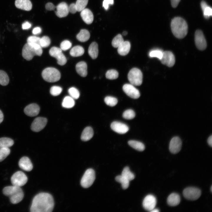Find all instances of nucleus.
<instances>
[{
	"label": "nucleus",
	"instance_id": "obj_1",
	"mask_svg": "<svg viewBox=\"0 0 212 212\" xmlns=\"http://www.w3.org/2000/svg\"><path fill=\"white\" fill-rule=\"evenodd\" d=\"M54 202L52 196L46 193L38 194L34 198L31 206V212H51L54 208Z\"/></svg>",
	"mask_w": 212,
	"mask_h": 212
},
{
	"label": "nucleus",
	"instance_id": "obj_2",
	"mask_svg": "<svg viewBox=\"0 0 212 212\" xmlns=\"http://www.w3.org/2000/svg\"><path fill=\"white\" fill-rule=\"evenodd\" d=\"M172 32L176 38L182 39L184 37L188 32V25L186 21L180 17L173 18L171 22Z\"/></svg>",
	"mask_w": 212,
	"mask_h": 212
},
{
	"label": "nucleus",
	"instance_id": "obj_3",
	"mask_svg": "<svg viewBox=\"0 0 212 212\" xmlns=\"http://www.w3.org/2000/svg\"><path fill=\"white\" fill-rule=\"evenodd\" d=\"M4 194L8 196L11 202L13 204H17L23 199L24 194L20 187L14 186H8L3 190Z\"/></svg>",
	"mask_w": 212,
	"mask_h": 212
},
{
	"label": "nucleus",
	"instance_id": "obj_4",
	"mask_svg": "<svg viewBox=\"0 0 212 212\" xmlns=\"http://www.w3.org/2000/svg\"><path fill=\"white\" fill-rule=\"evenodd\" d=\"M42 53V47L38 44L27 43L22 50V56L27 60H30L34 56H41Z\"/></svg>",
	"mask_w": 212,
	"mask_h": 212
},
{
	"label": "nucleus",
	"instance_id": "obj_5",
	"mask_svg": "<svg viewBox=\"0 0 212 212\" xmlns=\"http://www.w3.org/2000/svg\"><path fill=\"white\" fill-rule=\"evenodd\" d=\"M42 76L45 81L53 82L57 81L60 80L61 74L57 69L49 67L45 68L43 71Z\"/></svg>",
	"mask_w": 212,
	"mask_h": 212
},
{
	"label": "nucleus",
	"instance_id": "obj_6",
	"mask_svg": "<svg viewBox=\"0 0 212 212\" xmlns=\"http://www.w3.org/2000/svg\"><path fill=\"white\" fill-rule=\"evenodd\" d=\"M128 80L130 84L133 85L139 86L143 81V74L140 69L134 68L129 72L128 75Z\"/></svg>",
	"mask_w": 212,
	"mask_h": 212
},
{
	"label": "nucleus",
	"instance_id": "obj_7",
	"mask_svg": "<svg viewBox=\"0 0 212 212\" xmlns=\"http://www.w3.org/2000/svg\"><path fill=\"white\" fill-rule=\"evenodd\" d=\"M95 178L94 170L92 168L88 169L86 171L81 179V185L84 188H88L92 184Z\"/></svg>",
	"mask_w": 212,
	"mask_h": 212
},
{
	"label": "nucleus",
	"instance_id": "obj_8",
	"mask_svg": "<svg viewBox=\"0 0 212 212\" xmlns=\"http://www.w3.org/2000/svg\"><path fill=\"white\" fill-rule=\"evenodd\" d=\"M28 178L22 172L18 171L15 173L11 178V181L13 186L21 187L27 183Z\"/></svg>",
	"mask_w": 212,
	"mask_h": 212
},
{
	"label": "nucleus",
	"instance_id": "obj_9",
	"mask_svg": "<svg viewBox=\"0 0 212 212\" xmlns=\"http://www.w3.org/2000/svg\"><path fill=\"white\" fill-rule=\"evenodd\" d=\"M201 191L199 188L189 187L185 189L183 191V195L187 199L194 201L198 199L201 196Z\"/></svg>",
	"mask_w": 212,
	"mask_h": 212
},
{
	"label": "nucleus",
	"instance_id": "obj_10",
	"mask_svg": "<svg viewBox=\"0 0 212 212\" xmlns=\"http://www.w3.org/2000/svg\"><path fill=\"white\" fill-rule=\"evenodd\" d=\"M49 53L51 56L56 59L57 63L59 64L63 65L66 63L67 59L62 53V50L60 48L53 47L49 50Z\"/></svg>",
	"mask_w": 212,
	"mask_h": 212
},
{
	"label": "nucleus",
	"instance_id": "obj_11",
	"mask_svg": "<svg viewBox=\"0 0 212 212\" xmlns=\"http://www.w3.org/2000/svg\"><path fill=\"white\" fill-rule=\"evenodd\" d=\"M195 42L196 47L199 50H203L206 48V41L203 32L201 30H197L196 31Z\"/></svg>",
	"mask_w": 212,
	"mask_h": 212
},
{
	"label": "nucleus",
	"instance_id": "obj_12",
	"mask_svg": "<svg viewBox=\"0 0 212 212\" xmlns=\"http://www.w3.org/2000/svg\"><path fill=\"white\" fill-rule=\"evenodd\" d=\"M47 122V120L45 118L42 117H37L32 124L31 130L35 132L40 131L45 127Z\"/></svg>",
	"mask_w": 212,
	"mask_h": 212
},
{
	"label": "nucleus",
	"instance_id": "obj_13",
	"mask_svg": "<svg viewBox=\"0 0 212 212\" xmlns=\"http://www.w3.org/2000/svg\"><path fill=\"white\" fill-rule=\"evenodd\" d=\"M163 64L171 67L175 64V58L172 52L170 51L163 52L162 57L160 60Z\"/></svg>",
	"mask_w": 212,
	"mask_h": 212
},
{
	"label": "nucleus",
	"instance_id": "obj_14",
	"mask_svg": "<svg viewBox=\"0 0 212 212\" xmlns=\"http://www.w3.org/2000/svg\"><path fill=\"white\" fill-rule=\"evenodd\" d=\"M156 202L155 197L152 195L150 194L144 198L143 205L145 210L150 211L155 208Z\"/></svg>",
	"mask_w": 212,
	"mask_h": 212
},
{
	"label": "nucleus",
	"instance_id": "obj_15",
	"mask_svg": "<svg viewBox=\"0 0 212 212\" xmlns=\"http://www.w3.org/2000/svg\"><path fill=\"white\" fill-rule=\"evenodd\" d=\"M122 89L124 92L132 98L137 99L140 97L139 91L131 84H125L123 86Z\"/></svg>",
	"mask_w": 212,
	"mask_h": 212
},
{
	"label": "nucleus",
	"instance_id": "obj_16",
	"mask_svg": "<svg viewBox=\"0 0 212 212\" xmlns=\"http://www.w3.org/2000/svg\"><path fill=\"white\" fill-rule=\"evenodd\" d=\"M181 146L182 141L178 137H174L171 139L170 142L169 150L172 153H177L181 150Z\"/></svg>",
	"mask_w": 212,
	"mask_h": 212
},
{
	"label": "nucleus",
	"instance_id": "obj_17",
	"mask_svg": "<svg viewBox=\"0 0 212 212\" xmlns=\"http://www.w3.org/2000/svg\"><path fill=\"white\" fill-rule=\"evenodd\" d=\"M110 127L114 131L121 134L126 133L129 130L128 127L126 124L118 121L112 122Z\"/></svg>",
	"mask_w": 212,
	"mask_h": 212
},
{
	"label": "nucleus",
	"instance_id": "obj_18",
	"mask_svg": "<svg viewBox=\"0 0 212 212\" xmlns=\"http://www.w3.org/2000/svg\"><path fill=\"white\" fill-rule=\"evenodd\" d=\"M56 11L55 13L56 15L59 18L67 16L69 12L68 6L65 2H62L58 4L56 7Z\"/></svg>",
	"mask_w": 212,
	"mask_h": 212
},
{
	"label": "nucleus",
	"instance_id": "obj_19",
	"mask_svg": "<svg viewBox=\"0 0 212 212\" xmlns=\"http://www.w3.org/2000/svg\"><path fill=\"white\" fill-rule=\"evenodd\" d=\"M24 111L26 115L30 117H34L39 113L40 107L37 104L32 103L27 106L24 108Z\"/></svg>",
	"mask_w": 212,
	"mask_h": 212
},
{
	"label": "nucleus",
	"instance_id": "obj_20",
	"mask_svg": "<svg viewBox=\"0 0 212 212\" xmlns=\"http://www.w3.org/2000/svg\"><path fill=\"white\" fill-rule=\"evenodd\" d=\"M19 165L21 169L27 171H31L33 168L30 160L29 158L26 156L23 157L20 159Z\"/></svg>",
	"mask_w": 212,
	"mask_h": 212
},
{
	"label": "nucleus",
	"instance_id": "obj_21",
	"mask_svg": "<svg viewBox=\"0 0 212 212\" xmlns=\"http://www.w3.org/2000/svg\"><path fill=\"white\" fill-rule=\"evenodd\" d=\"M15 4L17 8L26 11H30L32 8L30 0H16Z\"/></svg>",
	"mask_w": 212,
	"mask_h": 212
},
{
	"label": "nucleus",
	"instance_id": "obj_22",
	"mask_svg": "<svg viewBox=\"0 0 212 212\" xmlns=\"http://www.w3.org/2000/svg\"><path fill=\"white\" fill-rule=\"evenodd\" d=\"M81 12L80 15L83 21L87 24H91L93 20L94 16L91 10L85 8Z\"/></svg>",
	"mask_w": 212,
	"mask_h": 212
},
{
	"label": "nucleus",
	"instance_id": "obj_23",
	"mask_svg": "<svg viewBox=\"0 0 212 212\" xmlns=\"http://www.w3.org/2000/svg\"><path fill=\"white\" fill-rule=\"evenodd\" d=\"M76 69L77 73L82 77H85L87 75V65L84 61L79 62L76 64Z\"/></svg>",
	"mask_w": 212,
	"mask_h": 212
},
{
	"label": "nucleus",
	"instance_id": "obj_24",
	"mask_svg": "<svg viewBox=\"0 0 212 212\" xmlns=\"http://www.w3.org/2000/svg\"><path fill=\"white\" fill-rule=\"evenodd\" d=\"M130 44L128 41H124L117 48L118 53L121 55L125 56L129 52L130 48Z\"/></svg>",
	"mask_w": 212,
	"mask_h": 212
},
{
	"label": "nucleus",
	"instance_id": "obj_25",
	"mask_svg": "<svg viewBox=\"0 0 212 212\" xmlns=\"http://www.w3.org/2000/svg\"><path fill=\"white\" fill-rule=\"evenodd\" d=\"M180 201V196L176 193H173L168 196L167 202L168 204L170 206H175L178 205Z\"/></svg>",
	"mask_w": 212,
	"mask_h": 212
},
{
	"label": "nucleus",
	"instance_id": "obj_26",
	"mask_svg": "<svg viewBox=\"0 0 212 212\" xmlns=\"http://www.w3.org/2000/svg\"><path fill=\"white\" fill-rule=\"evenodd\" d=\"M93 134L92 128L90 127H86L82 132L81 139L82 140L84 141H88L92 137Z\"/></svg>",
	"mask_w": 212,
	"mask_h": 212
},
{
	"label": "nucleus",
	"instance_id": "obj_27",
	"mask_svg": "<svg viewBox=\"0 0 212 212\" xmlns=\"http://www.w3.org/2000/svg\"><path fill=\"white\" fill-rule=\"evenodd\" d=\"M88 52L90 57L93 59H96L98 54V45L97 43L92 42L89 47Z\"/></svg>",
	"mask_w": 212,
	"mask_h": 212
},
{
	"label": "nucleus",
	"instance_id": "obj_28",
	"mask_svg": "<svg viewBox=\"0 0 212 212\" xmlns=\"http://www.w3.org/2000/svg\"><path fill=\"white\" fill-rule=\"evenodd\" d=\"M90 37V32L87 30L82 29L77 35L76 38L79 41L84 42L87 41L89 39Z\"/></svg>",
	"mask_w": 212,
	"mask_h": 212
},
{
	"label": "nucleus",
	"instance_id": "obj_29",
	"mask_svg": "<svg viewBox=\"0 0 212 212\" xmlns=\"http://www.w3.org/2000/svg\"><path fill=\"white\" fill-rule=\"evenodd\" d=\"M84 51V49L82 47L77 45L71 49L70 52V54L73 57H79L82 55Z\"/></svg>",
	"mask_w": 212,
	"mask_h": 212
},
{
	"label": "nucleus",
	"instance_id": "obj_30",
	"mask_svg": "<svg viewBox=\"0 0 212 212\" xmlns=\"http://www.w3.org/2000/svg\"><path fill=\"white\" fill-rule=\"evenodd\" d=\"M75 103L74 99L70 96H67L64 98L62 103V105L64 107L70 108L74 107Z\"/></svg>",
	"mask_w": 212,
	"mask_h": 212
},
{
	"label": "nucleus",
	"instance_id": "obj_31",
	"mask_svg": "<svg viewBox=\"0 0 212 212\" xmlns=\"http://www.w3.org/2000/svg\"><path fill=\"white\" fill-rule=\"evenodd\" d=\"M128 143L131 147L138 151H142L145 149L144 144L141 142L135 140H130L128 141Z\"/></svg>",
	"mask_w": 212,
	"mask_h": 212
},
{
	"label": "nucleus",
	"instance_id": "obj_32",
	"mask_svg": "<svg viewBox=\"0 0 212 212\" xmlns=\"http://www.w3.org/2000/svg\"><path fill=\"white\" fill-rule=\"evenodd\" d=\"M14 143L13 140L8 138H0V148L9 147L13 145Z\"/></svg>",
	"mask_w": 212,
	"mask_h": 212
},
{
	"label": "nucleus",
	"instance_id": "obj_33",
	"mask_svg": "<svg viewBox=\"0 0 212 212\" xmlns=\"http://www.w3.org/2000/svg\"><path fill=\"white\" fill-rule=\"evenodd\" d=\"M116 180L121 183L123 189H127L129 185L130 181L122 175L117 176L115 178Z\"/></svg>",
	"mask_w": 212,
	"mask_h": 212
},
{
	"label": "nucleus",
	"instance_id": "obj_34",
	"mask_svg": "<svg viewBox=\"0 0 212 212\" xmlns=\"http://www.w3.org/2000/svg\"><path fill=\"white\" fill-rule=\"evenodd\" d=\"M121 175L126 178L130 181L135 178V175L130 170L128 167L126 166L123 169Z\"/></svg>",
	"mask_w": 212,
	"mask_h": 212
},
{
	"label": "nucleus",
	"instance_id": "obj_35",
	"mask_svg": "<svg viewBox=\"0 0 212 212\" xmlns=\"http://www.w3.org/2000/svg\"><path fill=\"white\" fill-rule=\"evenodd\" d=\"M9 82V77L6 73L3 70H0V84L6 86L8 84Z\"/></svg>",
	"mask_w": 212,
	"mask_h": 212
},
{
	"label": "nucleus",
	"instance_id": "obj_36",
	"mask_svg": "<svg viewBox=\"0 0 212 212\" xmlns=\"http://www.w3.org/2000/svg\"><path fill=\"white\" fill-rule=\"evenodd\" d=\"M123 39L120 34H118L113 39L112 44L115 48H117L123 42Z\"/></svg>",
	"mask_w": 212,
	"mask_h": 212
},
{
	"label": "nucleus",
	"instance_id": "obj_37",
	"mask_svg": "<svg viewBox=\"0 0 212 212\" xmlns=\"http://www.w3.org/2000/svg\"><path fill=\"white\" fill-rule=\"evenodd\" d=\"M88 1V0H77L75 4L77 11H81L85 9Z\"/></svg>",
	"mask_w": 212,
	"mask_h": 212
},
{
	"label": "nucleus",
	"instance_id": "obj_38",
	"mask_svg": "<svg viewBox=\"0 0 212 212\" xmlns=\"http://www.w3.org/2000/svg\"><path fill=\"white\" fill-rule=\"evenodd\" d=\"M118 75V73L116 70L112 69L109 70L106 72L105 76L108 79L114 80L117 78Z\"/></svg>",
	"mask_w": 212,
	"mask_h": 212
},
{
	"label": "nucleus",
	"instance_id": "obj_39",
	"mask_svg": "<svg viewBox=\"0 0 212 212\" xmlns=\"http://www.w3.org/2000/svg\"><path fill=\"white\" fill-rule=\"evenodd\" d=\"M104 101L107 105L111 107L115 106L118 102L116 98L110 96L106 97L104 99Z\"/></svg>",
	"mask_w": 212,
	"mask_h": 212
},
{
	"label": "nucleus",
	"instance_id": "obj_40",
	"mask_svg": "<svg viewBox=\"0 0 212 212\" xmlns=\"http://www.w3.org/2000/svg\"><path fill=\"white\" fill-rule=\"evenodd\" d=\"M163 52L159 49H154L150 52L149 55L151 57H156L160 60L162 57Z\"/></svg>",
	"mask_w": 212,
	"mask_h": 212
},
{
	"label": "nucleus",
	"instance_id": "obj_41",
	"mask_svg": "<svg viewBox=\"0 0 212 212\" xmlns=\"http://www.w3.org/2000/svg\"><path fill=\"white\" fill-rule=\"evenodd\" d=\"M10 150L9 148H0V162L3 161L10 153Z\"/></svg>",
	"mask_w": 212,
	"mask_h": 212
},
{
	"label": "nucleus",
	"instance_id": "obj_42",
	"mask_svg": "<svg viewBox=\"0 0 212 212\" xmlns=\"http://www.w3.org/2000/svg\"><path fill=\"white\" fill-rule=\"evenodd\" d=\"M135 115V113L133 110L128 109L123 112L122 116L124 118L126 119L131 120L134 118Z\"/></svg>",
	"mask_w": 212,
	"mask_h": 212
},
{
	"label": "nucleus",
	"instance_id": "obj_43",
	"mask_svg": "<svg viewBox=\"0 0 212 212\" xmlns=\"http://www.w3.org/2000/svg\"><path fill=\"white\" fill-rule=\"evenodd\" d=\"M68 92L70 96L73 99H77L80 97V93L79 91L74 87H73L69 88Z\"/></svg>",
	"mask_w": 212,
	"mask_h": 212
},
{
	"label": "nucleus",
	"instance_id": "obj_44",
	"mask_svg": "<svg viewBox=\"0 0 212 212\" xmlns=\"http://www.w3.org/2000/svg\"><path fill=\"white\" fill-rule=\"evenodd\" d=\"M50 42L49 37L47 36H44L40 38V45L42 47H47L49 45Z\"/></svg>",
	"mask_w": 212,
	"mask_h": 212
},
{
	"label": "nucleus",
	"instance_id": "obj_45",
	"mask_svg": "<svg viewBox=\"0 0 212 212\" xmlns=\"http://www.w3.org/2000/svg\"><path fill=\"white\" fill-rule=\"evenodd\" d=\"M62 88L60 87L54 86L52 87L50 89V94L54 96L59 95L62 91Z\"/></svg>",
	"mask_w": 212,
	"mask_h": 212
},
{
	"label": "nucleus",
	"instance_id": "obj_46",
	"mask_svg": "<svg viewBox=\"0 0 212 212\" xmlns=\"http://www.w3.org/2000/svg\"><path fill=\"white\" fill-rule=\"evenodd\" d=\"M71 46V43L68 40L63 41L61 42L60 46V49L64 51H66L69 49Z\"/></svg>",
	"mask_w": 212,
	"mask_h": 212
},
{
	"label": "nucleus",
	"instance_id": "obj_47",
	"mask_svg": "<svg viewBox=\"0 0 212 212\" xmlns=\"http://www.w3.org/2000/svg\"><path fill=\"white\" fill-rule=\"evenodd\" d=\"M40 38L39 37L35 36H30L27 39V43L36 44L40 45Z\"/></svg>",
	"mask_w": 212,
	"mask_h": 212
},
{
	"label": "nucleus",
	"instance_id": "obj_48",
	"mask_svg": "<svg viewBox=\"0 0 212 212\" xmlns=\"http://www.w3.org/2000/svg\"><path fill=\"white\" fill-rule=\"evenodd\" d=\"M202 11L204 16L206 19H208L211 16L212 9L208 5Z\"/></svg>",
	"mask_w": 212,
	"mask_h": 212
},
{
	"label": "nucleus",
	"instance_id": "obj_49",
	"mask_svg": "<svg viewBox=\"0 0 212 212\" xmlns=\"http://www.w3.org/2000/svg\"><path fill=\"white\" fill-rule=\"evenodd\" d=\"M114 0H104L103 2V6L106 10H107L110 4H113Z\"/></svg>",
	"mask_w": 212,
	"mask_h": 212
},
{
	"label": "nucleus",
	"instance_id": "obj_50",
	"mask_svg": "<svg viewBox=\"0 0 212 212\" xmlns=\"http://www.w3.org/2000/svg\"><path fill=\"white\" fill-rule=\"evenodd\" d=\"M69 12L72 14H74L77 11L75 4L74 3L71 4L68 6Z\"/></svg>",
	"mask_w": 212,
	"mask_h": 212
},
{
	"label": "nucleus",
	"instance_id": "obj_51",
	"mask_svg": "<svg viewBox=\"0 0 212 212\" xmlns=\"http://www.w3.org/2000/svg\"><path fill=\"white\" fill-rule=\"evenodd\" d=\"M56 7L54 4L51 2L47 3L45 5L46 9L49 11L54 10Z\"/></svg>",
	"mask_w": 212,
	"mask_h": 212
},
{
	"label": "nucleus",
	"instance_id": "obj_52",
	"mask_svg": "<svg viewBox=\"0 0 212 212\" xmlns=\"http://www.w3.org/2000/svg\"><path fill=\"white\" fill-rule=\"evenodd\" d=\"M31 24L28 21H26L22 25V29H28L31 27Z\"/></svg>",
	"mask_w": 212,
	"mask_h": 212
},
{
	"label": "nucleus",
	"instance_id": "obj_53",
	"mask_svg": "<svg viewBox=\"0 0 212 212\" xmlns=\"http://www.w3.org/2000/svg\"><path fill=\"white\" fill-rule=\"evenodd\" d=\"M42 29L39 27H37L34 28L32 31L33 34L37 35L40 34L42 32Z\"/></svg>",
	"mask_w": 212,
	"mask_h": 212
},
{
	"label": "nucleus",
	"instance_id": "obj_54",
	"mask_svg": "<svg viewBox=\"0 0 212 212\" xmlns=\"http://www.w3.org/2000/svg\"><path fill=\"white\" fill-rule=\"evenodd\" d=\"M181 0H170L171 4L173 8L177 7Z\"/></svg>",
	"mask_w": 212,
	"mask_h": 212
},
{
	"label": "nucleus",
	"instance_id": "obj_55",
	"mask_svg": "<svg viewBox=\"0 0 212 212\" xmlns=\"http://www.w3.org/2000/svg\"><path fill=\"white\" fill-rule=\"evenodd\" d=\"M201 6L202 10H203L204 8L208 6L206 3L204 1H202L201 3Z\"/></svg>",
	"mask_w": 212,
	"mask_h": 212
},
{
	"label": "nucleus",
	"instance_id": "obj_56",
	"mask_svg": "<svg viewBox=\"0 0 212 212\" xmlns=\"http://www.w3.org/2000/svg\"><path fill=\"white\" fill-rule=\"evenodd\" d=\"M207 142L208 145L211 146H212V136L211 135L209 137L207 140Z\"/></svg>",
	"mask_w": 212,
	"mask_h": 212
},
{
	"label": "nucleus",
	"instance_id": "obj_57",
	"mask_svg": "<svg viewBox=\"0 0 212 212\" xmlns=\"http://www.w3.org/2000/svg\"><path fill=\"white\" fill-rule=\"evenodd\" d=\"M4 119V115L3 113L0 110V123L3 121Z\"/></svg>",
	"mask_w": 212,
	"mask_h": 212
},
{
	"label": "nucleus",
	"instance_id": "obj_58",
	"mask_svg": "<svg viewBox=\"0 0 212 212\" xmlns=\"http://www.w3.org/2000/svg\"><path fill=\"white\" fill-rule=\"evenodd\" d=\"M159 211L158 209L155 208H154L153 209L150 211V212H159Z\"/></svg>",
	"mask_w": 212,
	"mask_h": 212
},
{
	"label": "nucleus",
	"instance_id": "obj_59",
	"mask_svg": "<svg viewBox=\"0 0 212 212\" xmlns=\"http://www.w3.org/2000/svg\"><path fill=\"white\" fill-rule=\"evenodd\" d=\"M127 34V32L126 31H124L122 33V34L124 36L126 35Z\"/></svg>",
	"mask_w": 212,
	"mask_h": 212
},
{
	"label": "nucleus",
	"instance_id": "obj_60",
	"mask_svg": "<svg viewBox=\"0 0 212 212\" xmlns=\"http://www.w3.org/2000/svg\"><path fill=\"white\" fill-rule=\"evenodd\" d=\"M211 191L212 192V186H211Z\"/></svg>",
	"mask_w": 212,
	"mask_h": 212
}]
</instances>
